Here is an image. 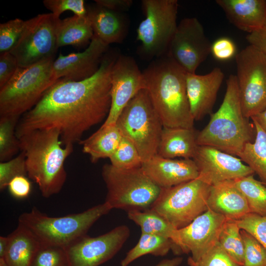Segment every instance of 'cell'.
<instances>
[{"mask_svg": "<svg viewBox=\"0 0 266 266\" xmlns=\"http://www.w3.org/2000/svg\"><path fill=\"white\" fill-rule=\"evenodd\" d=\"M121 54L116 48L105 53L98 71L76 81L61 78L31 109L21 117L17 136L37 129H55L64 146L80 142L84 133L106 119L111 105V72Z\"/></svg>", "mask_w": 266, "mask_h": 266, "instance_id": "1", "label": "cell"}, {"mask_svg": "<svg viewBox=\"0 0 266 266\" xmlns=\"http://www.w3.org/2000/svg\"><path fill=\"white\" fill-rule=\"evenodd\" d=\"M142 73L145 89L163 127L193 128L186 73L166 55L150 61Z\"/></svg>", "mask_w": 266, "mask_h": 266, "instance_id": "2", "label": "cell"}, {"mask_svg": "<svg viewBox=\"0 0 266 266\" xmlns=\"http://www.w3.org/2000/svg\"><path fill=\"white\" fill-rule=\"evenodd\" d=\"M18 138L28 177L38 185L43 197L59 193L66 181L65 163L72 153L73 145L64 146L55 129L33 130Z\"/></svg>", "mask_w": 266, "mask_h": 266, "instance_id": "3", "label": "cell"}, {"mask_svg": "<svg viewBox=\"0 0 266 266\" xmlns=\"http://www.w3.org/2000/svg\"><path fill=\"white\" fill-rule=\"evenodd\" d=\"M256 136L254 124L243 114L239 99L236 77L231 74L227 80L222 103L210 114L207 125L197 136L199 146H208L232 155H238L245 145Z\"/></svg>", "mask_w": 266, "mask_h": 266, "instance_id": "4", "label": "cell"}, {"mask_svg": "<svg viewBox=\"0 0 266 266\" xmlns=\"http://www.w3.org/2000/svg\"><path fill=\"white\" fill-rule=\"evenodd\" d=\"M111 210L104 202L80 213L51 217L33 207L20 215L18 224L28 229L40 245L66 248L86 235L94 223Z\"/></svg>", "mask_w": 266, "mask_h": 266, "instance_id": "5", "label": "cell"}, {"mask_svg": "<svg viewBox=\"0 0 266 266\" xmlns=\"http://www.w3.org/2000/svg\"><path fill=\"white\" fill-rule=\"evenodd\" d=\"M54 61L18 67L11 79L0 88V116L21 117L36 105L57 81L53 71Z\"/></svg>", "mask_w": 266, "mask_h": 266, "instance_id": "6", "label": "cell"}, {"mask_svg": "<svg viewBox=\"0 0 266 266\" xmlns=\"http://www.w3.org/2000/svg\"><path fill=\"white\" fill-rule=\"evenodd\" d=\"M101 175L107 188L105 202L111 208L128 212L150 208L161 188L154 183L141 167L124 169L104 165Z\"/></svg>", "mask_w": 266, "mask_h": 266, "instance_id": "7", "label": "cell"}, {"mask_svg": "<svg viewBox=\"0 0 266 266\" xmlns=\"http://www.w3.org/2000/svg\"><path fill=\"white\" fill-rule=\"evenodd\" d=\"M115 124L135 146L143 162L157 154L164 127L146 89L129 101Z\"/></svg>", "mask_w": 266, "mask_h": 266, "instance_id": "8", "label": "cell"}, {"mask_svg": "<svg viewBox=\"0 0 266 266\" xmlns=\"http://www.w3.org/2000/svg\"><path fill=\"white\" fill-rule=\"evenodd\" d=\"M145 18L137 29L138 54L152 61L166 55L177 27V0H142Z\"/></svg>", "mask_w": 266, "mask_h": 266, "instance_id": "9", "label": "cell"}, {"mask_svg": "<svg viewBox=\"0 0 266 266\" xmlns=\"http://www.w3.org/2000/svg\"><path fill=\"white\" fill-rule=\"evenodd\" d=\"M210 187L197 178L173 187L161 188L150 209L180 229L208 209Z\"/></svg>", "mask_w": 266, "mask_h": 266, "instance_id": "10", "label": "cell"}, {"mask_svg": "<svg viewBox=\"0 0 266 266\" xmlns=\"http://www.w3.org/2000/svg\"><path fill=\"white\" fill-rule=\"evenodd\" d=\"M235 61L241 105L249 119L266 109V55L249 45L236 54Z\"/></svg>", "mask_w": 266, "mask_h": 266, "instance_id": "11", "label": "cell"}, {"mask_svg": "<svg viewBox=\"0 0 266 266\" xmlns=\"http://www.w3.org/2000/svg\"><path fill=\"white\" fill-rule=\"evenodd\" d=\"M60 20L51 13L40 14L26 21L24 32L10 52L19 67H26L54 59L59 48L57 30Z\"/></svg>", "mask_w": 266, "mask_h": 266, "instance_id": "12", "label": "cell"}, {"mask_svg": "<svg viewBox=\"0 0 266 266\" xmlns=\"http://www.w3.org/2000/svg\"><path fill=\"white\" fill-rule=\"evenodd\" d=\"M211 45L199 20L187 17L177 25L166 55L186 73H195L211 53Z\"/></svg>", "mask_w": 266, "mask_h": 266, "instance_id": "13", "label": "cell"}, {"mask_svg": "<svg viewBox=\"0 0 266 266\" xmlns=\"http://www.w3.org/2000/svg\"><path fill=\"white\" fill-rule=\"evenodd\" d=\"M130 234L123 225L96 237L83 236L65 248L68 266H100L120 251Z\"/></svg>", "mask_w": 266, "mask_h": 266, "instance_id": "14", "label": "cell"}, {"mask_svg": "<svg viewBox=\"0 0 266 266\" xmlns=\"http://www.w3.org/2000/svg\"><path fill=\"white\" fill-rule=\"evenodd\" d=\"M111 105L108 115L102 125L116 123L129 101L145 89L144 77L134 58L120 54L111 72Z\"/></svg>", "mask_w": 266, "mask_h": 266, "instance_id": "15", "label": "cell"}, {"mask_svg": "<svg viewBox=\"0 0 266 266\" xmlns=\"http://www.w3.org/2000/svg\"><path fill=\"white\" fill-rule=\"evenodd\" d=\"M193 160L198 169V178L210 186L254 173L240 159L211 146H199Z\"/></svg>", "mask_w": 266, "mask_h": 266, "instance_id": "16", "label": "cell"}, {"mask_svg": "<svg viewBox=\"0 0 266 266\" xmlns=\"http://www.w3.org/2000/svg\"><path fill=\"white\" fill-rule=\"evenodd\" d=\"M227 219L208 209L189 225L178 229L182 253L191 254L188 262H198L216 245Z\"/></svg>", "mask_w": 266, "mask_h": 266, "instance_id": "17", "label": "cell"}, {"mask_svg": "<svg viewBox=\"0 0 266 266\" xmlns=\"http://www.w3.org/2000/svg\"><path fill=\"white\" fill-rule=\"evenodd\" d=\"M109 46L93 36L83 51L66 55L60 54L53 63L55 79L81 81L91 77L99 69Z\"/></svg>", "mask_w": 266, "mask_h": 266, "instance_id": "18", "label": "cell"}, {"mask_svg": "<svg viewBox=\"0 0 266 266\" xmlns=\"http://www.w3.org/2000/svg\"><path fill=\"white\" fill-rule=\"evenodd\" d=\"M224 74L219 67L204 75L186 73V86L192 116L200 120L211 114Z\"/></svg>", "mask_w": 266, "mask_h": 266, "instance_id": "19", "label": "cell"}, {"mask_svg": "<svg viewBox=\"0 0 266 266\" xmlns=\"http://www.w3.org/2000/svg\"><path fill=\"white\" fill-rule=\"evenodd\" d=\"M141 167L150 179L161 188L173 187L199 176L196 163L191 159H168L157 154L143 162Z\"/></svg>", "mask_w": 266, "mask_h": 266, "instance_id": "20", "label": "cell"}, {"mask_svg": "<svg viewBox=\"0 0 266 266\" xmlns=\"http://www.w3.org/2000/svg\"><path fill=\"white\" fill-rule=\"evenodd\" d=\"M216 3L233 25L248 33L266 23L265 0H216Z\"/></svg>", "mask_w": 266, "mask_h": 266, "instance_id": "21", "label": "cell"}, {"mask_svg": "<svg viewBox=\"0 0 266 266\" xmlns=\"http://www.w3.org/2000/svg\"><path fill=\"white\" fill-rule=\"evenodd\" d=\"M207 205L208 209L234 220H238L250 213L245 197L233 180L211 186Z\"/></svg>", "mask_w": 266, "mask_h": 266, "instance_id": "22", "label": "cell"}, {"mask_svg": "<svg viewBox=\"0 0 266 266\" xmlns=\"http://www.w3.org/2000/svg\"><path fill=\"white\" fill-rule=\"evenodd\" d=\"M87 17L91 24L94 36L109 46L121 43L129 31V20L124 13L100 6L87 7Z\"/></svg>", "mask_w": 266, "mask_h": 266, "instance_id": "23", "label": "cell"}, {"mask_svg": "<svg viewBox=\"0 0 266 266\" xmlns=\"http://www.w3.org/2000/svg\"><path fill=\"white\" fill-rule=\"evenodd\" d=\"M194 128L164 127L157 154L168 159L181 157L193 159L199 145Z\"/></svg>", "mask_w": 266, "mask_h": 266, "instance_id": "24", "label": "cell"}, {"mask_svg": "<svg viewBox=\"0 0 266 266\" xmlns=\"http://www.w3.org/2000/svg\"><path fill=\"white\" fill-rule=\"evenodd\" d=\"M8 244L3 257L8 266H30L40 244L26 228L18 224L8 236Z\"/></svg>", "mask_w": 266, "mask_h": 266, "instance_id": "25", "label": "cell"}, {"mask_svg": "<svg viewBox=\"0 0 266 266\" xmlns=\"http://www.w3.org/2000/svg\"><path fill=\"white\" fill-rule=\"evenodd\" d=\"M123 135L116 124L101 125L86 139L79 143L83 153L90 156L92 163L100 159L110 158L117 149Z\"/></svg>", "mask_w": 266, "mask_h": 266, "instance_id": "26", "label": "cell"}, {"mask_svg": "<svg viewBox=\"0 0 266 266\" xmlns=\"http://www.w3.org/2000/svg\"><path fill=\"white\" fill-rule=\"evenodd\" d=\"M94 32L89 18L75 15L60 20L57 30L58 47L72 45L82 47L89 44Z\"/></svg>", "mask_w": 266, "mask_h": 266, "instance_id": "27", "label": "cell"}, {"mask_svg": "<svg viewBox=\"0 0 266 266\" xmlns=\"http://www.w3.org/2000/svg\"><path fill=\"white\" fill-rule=\"evenodd\" d=\"M128 217L140 227L142 233L168 238L182 253L178 229L157 213L150 209L143 211L132 210L128 212Z\"/></svg>", "mask_w": 266, "mask_h": 266, "instance_id": "28", "label": "cell"}, {"mask_svg": "<svg viewBox=\"0 0 266 266\" xmlns=\"http://www.w3.org/2000/svg\"><path fill=\"white\" fill-rule=\"evenodd\" d=\"M170 250L176 254L181 253L171 240L155 234L141 233L138 242L128 252L120 265L128 266L135 260L147 254L163 257Z\"/></svg>", "mask_w": 266, "mask_h": 266, "instance_id": "29", "label": "cell"}, {"mask_svg": "<svg viewBox=\"0 0 266 266\" xmlns=\"http://www.w3.org/2000/svg\"><path fill=\"white\" fill-rule=\"evenodd\" d=\"M252 120L255 128V138L245 145L238 156L266 183V132Z\"/></svg>", "mask_w": 266, "mask_h": 266, "instance_id": "30", "label": "cell"}, {"mask_svg": "<svg viewBox=\"0 0 266 266\" xmlns=\"http://www.w3.org/2000/svg\"><path fill=\"white\" fill-rule=\"evenodd\" d=\"M245 197L250 213L266 216V187L256 180L253 174L233 180Z\"/></svg>", "mask_w": 266, "mask_h": 266, "instance_id": "31", "label": "cell"}, {"mask_svg": "<svg viewBox=\"0 0 266 266\" xmlns=\"http://www.w3.org/2000/svg\"><path fill=\"white\" fill-rule=\"evenodd\" d=\"M218 242L233 261L243 266L244 245L241 229L236 220L227 219L220 232Z\"/></svg>", "mask_w": 266, "mask_h": 266, "instance_id": "32", "label": "cell"}, {"mask_svg": "<svg viewBox=\"0 0 266 266\" xmlns=\"http://www.w3.org/2000/svg\"><path fill=\"white\" fill-rule=\"evenodd\" d=\"M21 117L0 116V161L12 159L20 151V142L16 134V127Z\"/></svg>", "mask_w": 266, "mask_h": 266, "instance_id": "33", "label": "cell"}, {"mask_svg": "<svg viewBox=\"0 0 266 266\" xmlns=\"http://www.w3.org/2000/svg\"><path fill=\"white\" fill-rule=\"evenodd\" d=\"M109 159L113 166L124 169L141 167L143 163L135 146L123 135L117 149Z\"/></svg>", "mask_w": 266, "mask_h": 266, "instance_id": "34", "label": "cell"}, {"mask_svg": "<svg viewBox=\"0 0 266 266\" xmlns=\"http://www.w3.org/2000/svg\"><path fill=\"white\" fill-rule=\"evenodd\" d=\"M30 266H68L65 249L55 246L40 245Z\"/></svg>", "mask_w": 266, "mask_h": 266, "instance_id": "35", "label": "cell"}, {"mask_svg": "<svg viewBox=\"0 0 266 266\" xmlns=\"http://www.w3.org/2000/svg\"><path fill=\"white\" fill-rule=\"evenodd\" d=\"M26 21L15 18L0 24V53L10 52L19 40Z\"/></svg>", "mask_w": 266, "mask_h": 266, "instance_id": "36", "label": "cell"}, {"mask_svg": "<svg viewBox=\"0 0 266 266\" xmlns=\"http://www.w3.org/2000/svg\"><path fill=\"white\" fill-rule=\"evenodd\" d=\"M244 245L243 266H266V249L250 233L241 230Z\"/></svg>", "mask_w": 266, "mask_h": 266, "instance_id": "37", "label": "cell"}, {"mask_svg": "<svg viewBox=\"0 0 266 266\" xmlns=\"http://www.w3.org/2000/svg\"><path fill=\"white\" fill-rule=\"evenodd\" d=\"M27 175L25 157L21 152L12 159L0 163V190L3 191L14 177Z\"/></svg>", "mask_w": 266, "mask_h": 266, "instance_id": "38", "label": "cell"}, {"mask_svg": "<svg viewBox=\"0 0 266 266\" xmlns=\"http://www.w3.org/2000/svg\"><path fill=\"white\" fill-rule=\"evenodd\" d=\"M236 221L241 230L252 235L266 249V216L249 213Z\"/></svg>", "mask_w": 266, "mask_h": 266, "instance_id": "39", "label": "cell"}, {"mask_svg": "<svg viewBox=\"0 0 266 266\" xmlns=\"http://www.w3.org/2000/svg\"><path fill=\"white\" fill-rule=\"evenodd\" d=\"M44 6L56 17L65 11H70L74 15L84 17L87 15V7L83 0H44Z\"/></svg>", "mask_w": 266, "mask_h": 266, "instance_id": "40", "label": "cell"}, {"mask_svg": "<svg viewBox=\"0 0 266 266\" xmlns=\"http://www.w3.org/2000/svg\"><path fill=\"white\" fill-rule=\"evenodd\" d=\"M189 266H241L233 261L218 242L197 262H188Z\"/></svg>", "mask_w": 266, "mask_h": 266, "instance_id": "41", "label": "cell"}, {"mask_svg": "<svg viewBox=\"0 0 266 266\" xmlns=\"http://www.w3.org/2000/svg\"><path fill=\"white\" fill-rule=\"evenodd\" d=\"M18 67L17 59L10 52L0 53V88L11 79Z\"/></svg>", "mask_w": 266, "mask_h": 266, "instance_id": "42", "label": "cell"}, {"mask_svg": "<svg viewBox=\"0 0 266 266\" xmlns=\"http://www.w3.org/2000/svg\"><path fill=\"white\" fill-rule=\"evenodd\" d=\"M236 50L235 45L230 38L222 37L212 44L211 53L218 60L226 61L235 55Z\"/></svg>", "mask_w": 266, "mask_h": 266, "instance_id": "43", "label": "cell"}, {"mask_svg": "<svg viewBox=\"0 0 266 266\" xmlns=\"http://www.w3.org/2000/svg\"><path fill=\"white\" fill-rule=\"evenodd\" d=\"M7 187L13 197L22 199L28 197L30 194L32 184L28 176L19 175L12 179Z\"/></svg>", "mask_w": 266, "mask_h": 266, "instance_id": "44", "label": "cell"}, {"mask_svg": "<svg viewBox=\"0 0 266 266\" xmlns=\"http://www.w3.org/2000/svg\"><path fill=\"white\" fill-rule=\"evenodd\" d=\"M246 39L251 45L266 55V23L259 30L248 33Z\"/></svg>", "mask_w": 266, "mask_h": 266, "instance_id": "45", "label": "cell"}, {"mask_svg": "<svg viewBox=\"0 0 266 266\" xmlns=\"http://www.w3.org/2000/svg\"><path fill=\"white\" fill-rule=\"evenodd\" d=\"M95 2L98 5L122 13L128 11L133 3L132 0H95Z\"/></svg>", "mask_w": 266, "mask_h": 266, "instance_id": "46", "label": "cell"}, {"mask_svg": "<svg viewBox=\"0 0 266 266\" xmlns=\"http://www.w3.org/2000/svg\"><path fill=\"white\" fill-rule=\"evenodd\" d=\"M182 261V257H176L171 259H164L155 266H179Z\"/></svg>", "mask_w": 266, "mask_h": 266, "instance_id": "47", "label": "cell"}, {"mask_svg": "<svg viewBox=\"0 0 266 266\" xmlns=\"http://www.w3.org/2000/svg\"><path fill=\"white\" fill-rule=\"evenodd\" d=\"M266 132V109L251 118Z\"/></svg>", "mask_w": 266, "mask_h": 266, "instance_id": "48", "label": "cell"}, {"mask_svg": "<svg viewBox=\"0 0 266 266\" xmlns=\"http://www.w3.org/2000/svg\"><path fill=\"white\" fill-rule=\"evenodd\" d=\"M8 244V236H0V258H3Z\"/></svg>", "mask_w": 266, "mask_h": 266, "instance_id": "49", "label": "cell"}, {"mask_svg": "<svg viewBox=\"0 0 266 266\" xmlns=\"http://www.w3.org/2000/svg\"><path fill=\"white\" fill-rule=\"evenodd\" d=\"M0 266H8L3 258H0Z\"/></svg>", "mask_w": 266, "mask_h": 266, "instance_id": "50", "label": "cell"}]
</instances>
